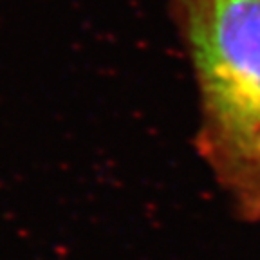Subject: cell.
<instances>
[{
	"label": "cell",
	"mask_w": 260,
	"mask_h": 260,
	"mask_svg": "<svg viewBox=\"0 0 260 260\" xmlns=\"http://www.w3.org/2000/svg\"><path fill=\"white\" fill-rule=\"evenodd\" d=\"M197 87L195 146L233 215L260 222V0H168Z\"/></svg>",
	"instance_id": "obj_1"
}]
</instances>
